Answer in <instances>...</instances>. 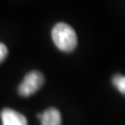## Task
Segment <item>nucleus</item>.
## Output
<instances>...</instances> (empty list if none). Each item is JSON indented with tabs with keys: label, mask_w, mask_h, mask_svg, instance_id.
Segmentation results:
<instances>
[{
	"label": "nucleus",
	"mask_w": 125,
	"mask_h": 125,
	"mask_svg": "<svg viewBox=\"0 0 125 125\" xmlns=\"http://www.w3.org/2000/svg\"><path fill=\"white\" fill-rule=\"evenodd\" d=\"M52 39L59 50L72 52L77 46V35L75 31L67 23H57L52 29Z\"/></svg>",
	"instance_id": "obj_1"
},
{
	"label": "nucleus",
	"mask_w": 125,
	"mask_h": 125,
	"mask_svg": "<svg viewBox=\"0 0 125 125\" xmlns=\"http://www.w3.org/2000/svg\"><path fill=\"white\" fill-rule=\"evenodd\" d=\"M7 55H8V48H7V46L3 43H0V63L6 58Z\"/></svg>",
	"instance_id": "obj_6"
},
{
	"label": "nucleus",
	"mask_w": 125,
	"mask_h": 125,
	"mask_svg": "<svg viewBox=\"0 0 125 125\" xmlns=\"http://www.w3.org/2000/svg\"><path fill=\"white\" fill-rule=\"evenodd\" d=\"M2 125H28L25 116L11 108H4L1 112Z\"/></svg>",
	"instance_id": "obj_3"
},
{
	"label": "nucleus",
	"mask_w": 125,
	"mask_h": 125,
	"mask_svg": "<svg viewBox=\"0 0 125 125\" xmlns=\"http://www.w3.org/2000/svg\"><path fill=\"white\" fill-rule=\"evenodd\" d=\"M41 125H61L60 112L55 107H49L43 113Z\"/></svg>",
	"instance_id": "obj_4"
},
{
	"label": "nucleus",
	"mask_w": 125,
	"mask_h": 125,
	"mask_svg": "<svg viewBox=\"0 0 125 125\" xmlns=\"http://www.w3.org/2000/svg\"><path fill=\"white\" fill-rule=\"evenodd\" d=\"M44 75L38 71L27 73L19 86V94L22 96H30L37 92L44 84Z\"/></svg>",
	"instance_id": "obj_2"
},
{
	"label": "nucleus",
	"mask_w": 125,
	"mask_h": 125,
	"mask_svg": "<svg viewBox=\"0 0 125 125\" xmlns=\"http://www.w3.org/2000/svg\"><path fill=\"white\" fill-rule=\"evenodd\" d=\"M112 83L121 94H125V76L116 74L112 78Z\"/></svg>",
	"instance_id": "obj_5"
}]
</instances>
